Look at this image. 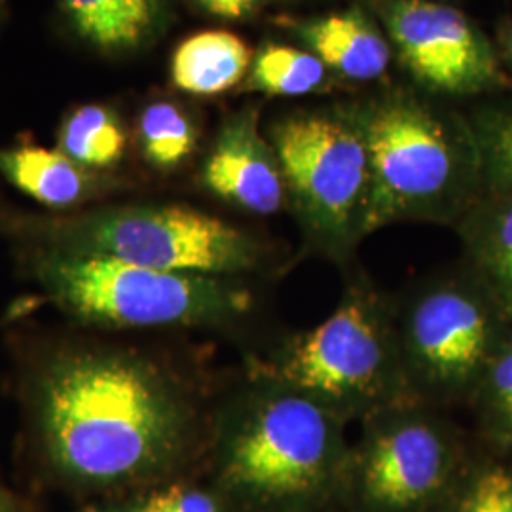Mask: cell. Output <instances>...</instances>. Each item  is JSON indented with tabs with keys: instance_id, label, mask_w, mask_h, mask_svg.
I'll list each match as a JSON object with an SVG mask.
<instances>
[{
	"instance_id": "6da1fadb",
	"label": "cell",
	"mask_w": 512,
	"mask_h": 512,
	"mask_svg": "<svg viewBox=\"0 0 512 512\" xmlns=\"http://www.w3.org/2000/svg\"><path fill=\"white\" fill-rule=\"evenodd\" d=\"M25 429L55 475L114 488L164 473L198 429L171 372L137 349L99 338L42 349L21 380Z\"/></svg>"
},
{
	"instance_id": "7a4b0ae2",
	"label": "cell",
	"mask_w": 512,
	"mask_h": 512,
	"mask_svg": "<svg viewBox=\"0 0 512 512\" xmlns=\"http://www.w3.org/2000/svg\"><path fill=\"white\" fill-rule=\"evenodd\" d=\"M0 230L19 247L97 256L160 272L236 277L258 243L226 220L181 203H99L71 213L12 215Z\"/></svg>"
},
{
	"instance_id": "3957f363",
	"label": "cell",
	"mask_w": 512,
	"mask_h": 512,
	"mask_svg": "<svg viewBox=\"0 0 512 512\" xmlns=\"http://www.w3.org/2000/svg\"><path fill=\"white\" fill-rule=\"evenodd\" d=\"M35 287L27 308L50 306L86 329L213 327L249 308L232 277L160 272L97 256L21 247Z\"/></svg>"
},
{
	"instance_id": "277c9868",
	"label": "cell",
	"mask_w": 512,
	"mask_h": 512,
	"mask_svg": "<svg viewBox=\"0 0 512 512\" xmlns=\"http://www.w3.org/2000/svg\"><path fill=\"white\" fill-rule=\"evenodd\" d=\"M370 164L366 232L397 220L446 219L469 196L480 164L475 131L410 93L359 118Z\"/></svg>"
},
{
	"instance_id": "5b68a950",
	"label": "cell",
	"mask_w": 512,
	"mask_h": 512,
	"mask_svg": "<svg viewBox=\"0 0 512 512\" xmlns=\"http://www.w3.org/2000/svg\"><path fill=\"white\" fill-rule=\"evenodd\" d=\"M222 429L226 480L243 494L272 501L313 492L338 448L334 412L285 385L239 408Z\"/></svg>"
},
{
	"instance_id": "8992f818",
	"label": "cell",
	"mask_w": 512,
	"mask_h": 512,
	"mask_svg": "<svg viewBox=\"0 0 512 512\" xmlns=\"http://www.w3.org/2000/svg\"><path fill=\"white\" fill-rule=\"evenodd\" d=\"M272 147L311 232L334 249L365 234L370 164L359 120L306 112L279 122Z\"/></svg>"
},
{
	"instance_id": "52a82bcc",
	"label": "cell",
	"mask_w": 512,
	"mask_h": 512,
	"mask_svg": "<svg viewBox=\"0 0 512 512\" xmlns=\"http://www.w3.org/2000/svg\"><path fill=\"white\" fill-rule=\"evenodd\" d=\"M275 380L325 404L340 408L376 403L393 385L395 351L376 306L348 300L325 323L296 338L275 366Z\"/></svg>"
},
{
	"instance_id": "ba28073f",
	"label": "cell",
	"mask_w": 512,
	"mask_h": 512,
	"mask_svg": "<svg viewBox=\"0 0 512 512\" xmlns=\"http://www.w3.org/2000/svg\"><path fill=\"white\" fill-rule=\"evenodd\" d=\"M384 19L404 65L421 84L450 95L507 84L490 40L456 8L433 0H387Z\"/></svg>"
},
{
	"instance_id": "9c48e42d",
	"label": "cell",
	"mask_w": 512,
	"mask_h": 512,
	"mask_svg": "<svg viewBox=\"0 0 512 512\" xmlns=\"http://www.w3.org/2000/svg\"><path fill=\"white\" fill-rule=\"evenodd\" d=\"M490 342V317L459 289L421 296L406 323L410 365L423 382L442 389L467 384L486 361Z\"/></svg>"
},
{
	"instance_id": "30bf717a",
	"label": "cell",
	"mask_w": 512,
	"mask_h": 512,
	"mask_svg": "<svg viewBox=\"0 0 512 512\" xmlns=\"http://www.w3.org/2000/svg\"><path fill=\"white\" fill-rule=\"evenodd\" d=\"M448 463V446L433 425L421 420L389 423L366 452V497L385 511H410L439 492Z\"/></svg>"
},
{
	"instance_id": "8fae6325",
	"label": "cell",
	"mask_w": 512,
	"mask_h": 512,
	"mask_svg": "<svg viewBox=\"0 0 512 512\" xmlns=\"http://www.w3.org/2000/svg\"><path fill=\"white\" fill-rule=\"evenodd\" d=\"M202 184L219 200L255 215H274L285 200V177L274 147L241 110L226 118L203 160Z\"/></svg>"
},
{
	"instance_id": "7c38bea8",
	"label": "cell",
	"mask_w": 512,
	"mask_h": 512,
	"mask_svg": "<svg viewBox=\"0 0 512 512\" xmlns=\"http://www.w3.org/2000/svg\"><path fill=\"white\" fill-rule=\"evenodd\" d=\"M0 177L48 213H71L99 205L122 190L118 175L90 171L59 148L42 147L31 137L0 147Z\"/></svg>"
},
{
	"instance_id": "4fadbf2b",
	"label": "cell",
	"mask_w": 512,
	"mask_h": 512,
	"mask_svg": "<svg viewBox=\"0 0 512 512\" xmlns=\"http://www.w3.org/2000/svg\"><path fill=\"white\" fill-rule=\"evenodd\" d=\"M61 29L92 54H141L164 35L173 0H55Z\"/></svg>"
},
{
	"instance_id": "5bb4252c",
	"label": "cell",
	"mask_w": 512,
	"mask_h": 512,
	"mask_svg": "<svg viewBox=\"0 0 512 512\" xmlns=\"http://www.w3.org/2000/svg\"><path fill=\"white\" fill-rule=\"evenodd\" d=\"M253 65L251 48L230 31H200L175 48L169 74L179 92L213 97L232 90Z\"/></svg>"
},
{
	"instance_id": "9a60e30c",
	"label": "cell",
	"mask_w": 512,
	"mask_h": 512,
	"mask_svg": "<svg viewBox=\"0 0 512 512\" xmlns=\"http://www.w3.org/2000/svg\"><path fill=\"white\" fill-rule=\"evenodd\" d=\"M311 52L351 80H374L389 65V46L376 27L357 12L330 14L298 25Z\"/></svg>"
},
{
	"instance_id": "2e32d148",
	"label": "cell",
	"mask_w": 512,
	"mask_h": 512,
	"mask_svg": "<svg viewBox=\"0 0 512 512\" xmlns=\"http://www.w3.org/2000/svg\"><path fill=\"white\" fill-rule=\"evenodd\" d=\"M131 131L120 110L105 101H88L67 110L55 131V148L76 164L116 175L128 158Z\"/></svg>"
},
{
	"instance_id": "e0dca14e",
	"label": "cell",
	"mask_w": 512,
	"mask_h": 512,
	"mask_svg": "<svg viewBox=\"0 0 512 512\" xmlns=\"http://www.w3.org/2000/svg\"><path fill=\"white\" fill-rule=\"evenodd\" d=\"M133 141L150 169L173 173L196 152L198 128L181 105L160 99L150 101L139 112Z\"/></svg>"
},
{
	"instance_id": "ac0fdd59",
	"label": "cell",
	"mask_w": 512,
	"mask_h": 512,
	"mask_svg": "<svg viewBox=\"0 0 512 512\" xmlns=\"http://www.w3.org/2000/svg\"><path fill=\"white\" fill-rule=\"evenodd\" d=\"M469 243L499 302L512 315V194H501L480 209L469 222Z\"/></svg>"
},
{
	"instance_id": "d6986e66",
	"label": "cell",
	"mask_w": 512,
	"mask_h": 512,
	"mask_svg": "<svg viewBox=\"0 0 512 512\" xmlns=\"http://www.w3.org/2000/svg\"><path fill=\"white\" fill-rule=\"evenodd\" d=\"M327 65L313 54L293 46H264L251 65L253 86L260 92L281 97L311 93L323 84Z\"/></svg>"
},
{
	"instance_id": "ffe728a7",
	"label": "cell",
	"mask_w": 512,
	"mask_h": 512,
	"mask_svg": "<svg viewBox=\"0 0 512 512\" xmlns=\"http://www.w3.org/2000/svg\"><path fill=\"white\" fill-rule=\"evenodd\" d=\"M475 137L482 171L501 194H512V107L486 114Z\"/></svg>"
},
{
	"instance_id": "44dd1931",
	"label": "cell",
	"mask_w": 512,
	"mask_h": 512,
	"mask_svg": "<svg viewBox=\"0 0 512 512\" xmlns=\"http://www.w3.org/2000/svg\"><path fill=\"white\" fill-rule=\"evenodd\" d=\"M458 512H512V473L490 469L478 476Z\"/></svg>"
},
{
	"instance_id": "7402d4cb",
	"label": "cell",
	"mask_w": 512,
	"mask_h": 512,
	"mask_svg": "<svg viewBox=\"0 0 512 512\" xmlns=\"http://www.w3.org/2000/svg\"><path fill=\"white\" fill-rule=\"evenodd\" d=\"M137 512H220L211 495L196 488L173 484L148 495Z\"/></svg>"
},
{
	"instance_id": "603a6c76",
	"label": "cell",
	"mask_w": 512,
	"mask_h": 512,
	"mask_svg": "<svg viewBox=\"0 0 512 512\" xmlns=\"http://www.w3.org/2000/svg\"><path fill=\"white\" fill-rule=\"evenodd\" d=\"M492 384L497 408L512 427V346L495 363Z\"/></svg>"
},
{
	"instance_id": "cb8c5ba5",
	"label": "cell",
	"mask_w": 512,
	"mask_h": 512,
	"mask_svg": "<svg viewBox=\"0 0 512 512\" xmlns=\"http://www.w3.org/2000/svg\"><path fill=\"white\" fill-rule=\"evenodd\" d=\"M200 10L213 18L238 21L247 18L260 6L262 0H194Z\"/></svg>"
},
{
	"instance_id": "d4e9b609",
	"label": "cell",
	"mask_w": 512,
	"mask_h": 512,
	"mask_svg": "<svg viewBox=\"0 0 512 512\" xmlns=\"http://www.w3.org/2000/svg\"><path fill=\"white\" fill-rule=\"evenodd\" d=\"M0 512H19L18 505L0 488Z\"/></svg>"
},
{
	"instance_id": "484cf974",
	"label": "cell",
	"mask_w": 512,
	"mask_h": 512,
	"mask_svg": "<svg viewBox=\"0 0 512 512\" xmlns=\"http://www.w3.org/2000/svg\"><path fill=\"white\" fill-rule=\"evenodd\" d=\"M6 10H8V0H0V25L6 18Z\"/></svg>"
},
{
	"instance_id": "4316f807",
	"label": "cell",
	"mask_w": 512,
	"mask_h": 512,
	"mask_svg": "<svg viewBox=\"0 0 512 512\" xmlns=\"http://www.w3.org/2000/svg\"><path fill=\"white\" fill-rule=\"evenodd\" d=\"M507 52H509V57H511L512 61V29L511 33H509V38H507Z\"/></svg>"
},
{
	"instance_id": "83f0119b",
	"label": "cell",
	"mask_w": 512,
	"mask_h": 512,
	"mask_svg": "<svg viewBox=\"0 0 512 512\" xmlns=\"http://www.w3.org/2000/svg\"><path fill=\"white\" fill-rule=\"evenodd\" d=\"M84 512H120V511H109V509H86Z\"/></svg>"
}]
</instances>
